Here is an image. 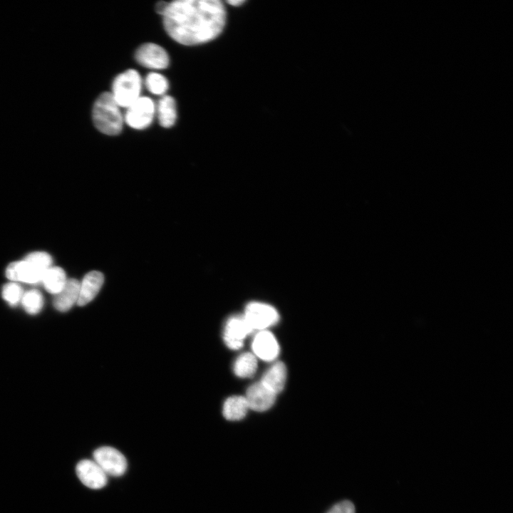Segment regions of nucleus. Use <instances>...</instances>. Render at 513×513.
Listing matches in <instances>:
<instances>
[{
	"instance_id": "obj_1",
	"label": "nucleus",
	"mask_w": 513,
	"mask_h": 513,
	"mask_svg": "<svg viewBox=\"0 0 513 513\" xmlns=\"http://www.w3.org/2000/svg\"><path fill=\"white\" fill-rule=\"evenodd\" d=\"M227 19L224 5L219 0H177L169 3L163 15L167 33L184 45L206 43L222 31Z\"/></svg>"
},
{
	"instance_id": "obj_2",
	"label": "nucleus",
	"mask_w": 513,
	"mask_h": 513,
	"mask_svg": "<svg viewBox=\"0 0 513 513\" xmlns=\"http://www.w3.org/2000/svg\"><path fill=\"white\" fill-rule=\"evenodd\" d=\"M93 119L98 130L105 135H115L121 132L123 118L110 93H103L97 98L93 108Z\"/></svg>"
},
{
	"instance_id": "obj_3",
	"label": "nucleus",
	"mask_w": 513,
	"mask_h": 513,
	"mask_svg": "<svg viewBox=\"0 0 513 513\" xmlns=\"http://www.w3.org/2000/svg\"><path fill=\"white\" fill-rule=\"evenodd\" d=\"M142 79L138 71L129 69L114 79L110 93L120 107L127 108L140 97Z\"/></svg>"
},
{
	"instance_id": "obj_4",
	"label": "nucleus",
	"mask_w": 513,
	"mask_h": 513,
	"mask_svg": "<svg viewBox=\"0 0 513 513\" xmlns=\"http://www.w3.org/2000/svg\"><path fill=\"white\" fill-rule=\"evenodd\" d=\"M155 113L153 101L147 97L140 96L127 108L125 120L130 127L142 130L151 124Z\"/></svg>"
},
{
	"instance_id": "obj_5",
	"label": "nucleus",
	"mask_w": 513,
	"mask_h": 513,
	"mask_svg": "<svg viewBox=\"0 0 513 513\" xmlns=\"http://www.w3.org/2000/svg\"><path fill=\"white\" fill-rule=\"evenodd\" d=\"M93 460L107 475L119 477L127 469V461L124 455L112 447H100L93 452Z\"/></svg>"
},
{
	"instance_id": "obj_6",
	"label": "nucleus",
	"mask_w": 513,
	"mask_h": 513,
	"mask_svg": "<svg viewBox=\"0 0 513 513\" xmlns=\"http://www.w3.org/2000/svg\"><path fill=\"white\" fill-rule=\"evenodd\" d=\"M244 317L253 330L261 331L276 323L279 318L274 307L259 302L249 303L246 306Z\"/></svg>"
},
{
	"instance_id": "obj_7",
	"label": "nucleus",
	"mask_w": 513,
	"mask_h": 513,
	"mask_svg": "<svg viewBox=\"0 0 513 513\" xmlns=\"http://www.w3.org/2000/svg\"><path fill=\"white\" fill-rule=\"evenodd\" d=\"M135 57L140 65L148 68L162 69L169 64L166 51L155 43H147L140 46Z\"/></svg>"
},
{
	"instance_id": "obj_8",
	"label": "nucleus",
	"mask_w": 513,
	"mask_h": 513,
	"mask_svg": "<svg viewBox=\"0 0 513 513\" xmlns=\"http://www.w3.org/2000/svg\"><path fill=\"white\" fill-rule=\"evenodd\" d=\"M76 471L81 482L90 489H101L108 482V475L94 460H81Z\"/></svg>"
},
{
	"instance_id": "obj_9",
	"label": "nucleus",
	"mask_w": 513,
	"mask_h": 513,
	"mask_svg": "<svg viewBox=\"0 0 513 513\" xmlns=\"http://www.w3.org/2000/svg\"><path fill=\"white\" fill-rule=\"evenodd\" d=\"M253 331L244 316H232L225 325L224 341L229 348L239 349L243 346L245 337Z\"/></svg>"
},
{
	"instance_id": "obj_10",
	"label": "nucleus",
	"mask_w": 513,
	"mask_h": 513,
	"mask_svg": "<svg viewBox=\"0 0 513 513\" xmlns=\"http://www.w3.org/2000/svg\"><path fill=\"white\" fill-rule=\"evenodd\" d=\"M45 271L24 259L11 262L6 268V276L14 282L36 284L41 282Z\"/></svg>"
},
{
	"instance_id": "obj_11",
	"label": "nucleus",
	"mask_w": 513,
	"mask_h": 513,
	"mask_svg": "<svg viewBox=\"0 0 513 513\" xmlns=\"http://www.w3.org/2000/svg\"><path fill=\"white\" fill-rule=\"evenodd\" d=\"M276 395L261 382H258L247 389L245 398L249 408L255 411H265L273 405Z\"/></svg>"
},
{
	"instance_id": "obj_12",
	"label": "nucleus",
	"mask_w": 513,
	"mask_h": 513,
	"mask_svg": "<svg viewBox=\"0 0 513 513\" xmlns=\"http://www.w3.org/2000/svg\"><path fill=\"white\" fill-rule=\"evenodd\" d=\"M252 349L259 358L270 361L277 357L279 346L274 335L268 331L263 330L255 336Z\"/></svg>"
},
{
	"instance_id": "obj_13",
	"label": "nucleus",
	"mask_w": 513,
	"mask_h": 513,
	"mask_svg": "<svg viewBox=\"0 0 513 513\" xmlns=\"http://www.w3.org/2000/svg\"><path fill=\"white\" fill-rule=\"evenodd\" d=\"M103 281V274L98 271H91L86 274L80 282L77 304L83 306L91 301L100 291Z\"/></svg>"
},
{
	"instance_id": "obj_14",
	"label": "nucleus",
	"mask_w": 513,
	"mask_h": 513,
	"mask_svg": "<svg viewBox=\"0 0 513 513\" xmlns=\"http://www.w3.org/2000/svg\"><path fill=\"white\" fill-rule=\"evenodd\" d=\"M80 281L76 279H67L63 289L55 295L54 307L65 312L77 304L79 297Z\"/></svg>"
},
{
	"instance_id": "obj_15",
	"label": "nucleus",
	"mask_w": 513,
	"mask_h": 513,
	"mask_svg": "<svg viewBox=\"0 0 513 513\" xmlns=\"http://www.w3.org/2000/svg\"><path fill=\"white\" fill-rule=\"evenodd\" d=\"M286 378L285 365L282 362H276L266 371L260 382L277 394L284 389Z\"/></svg>"
},
{
	"instance_id": "obj_16",
	"label": "nucleus",
	"mask_w": 513,
	"mask_h": 513,
	"mask_svg": "<svg viewBox=\"0 0 513 513\" xmlns=\"http://www.w3.org/2000/svg\"><path fill=\"white\" fill-rule=\"evenodd\" d=\"M157 115L160 124L164 128L172 126L177 118L176 103L170 95L162 96L157 105Z\"/></svg>"
},
{
	"instance_id": "obj_17",
	"label": "nucleus",
	"mask_w": 513,
	"mask_h": 513,
	"mask_svg": "<svg viewBox=\"0 0 513 513\" xmlns=\"http://www.w3.org/2000/svg\"><path fill=\"white\" fill-rule=\"evenodd\" d=\"M67 281L64 270L59 266H50L43 274L41 282L46 290L57 294L64 286Z\"/></svg>"
},
{
	"instance_id": "obj_18",
	"label": "nucleus",
	"mask_w": 513,
	"mask_h": 513,
	"mask_svg": "<svg viewBox=\"0 0 513 513\" xmlns=\"http://www.w3.org/2000/svg\"><path fill=\"white\" fill-rule=\"evenodd\" d=\"M249 406L245 397L232 396L224 403L223 415L228 420H239L244 418Z\"/></svg>"
},
{
	"instance_id": "obj_19",
	"label": "nucleus",
	"mask_w": 513,
	"mask_h": 513,
	"mask_svg": "<svg viewBox=\"0 0 513 513\" xmlns=\"http://www.w3.org/2000/svg\"><path fill=\"white\" fill-rule=\"evenodd\" d=\"M257 361L256 357L251 353H244L240 355L234 365V373L241 378L252 377L256 372Z\"/></svg>"
},
{
	"instance_id": "obj_20",
	"label": "nucleus",
	"mask_w": 513,
	"mask_h": 513,
	"mask_svg": "<svg viewBox=\"0 0 513 513\" xmlns=\"http://www.w3.org/2000/svg\"><path fill=\"white\" fill-rule=\"evenodd\" d=\"M21 302L28 314H36L43 307V299L38 290L32 289L24 293Z\"/></svg>"
},
{
	"instance_id": "obj_21",
	"label": "nucleus",
	"mask_w": 513,
	"mask_h": 513,
	"mask_svg": "<svg viewBox=\"0 0 513 513\" xmlns=\"http://www.w3.org/2000/svg\"><path fill=\"white\" fill-rule=\"evenodd\" d=\"M147 90L155 95H163L168 88V82L165 76L157 73H150L145 81Z\"/></svg>"
},
{
	"instance_id": "obj_22",
	"label": "nucleus",
	"mask_w": 513,
	"mask_h": 513,
	"mask_svg": "<svg viewBox=\"0 0 513 513\" xmlns=\"http://www.w3.org/2000/svg\"><path fill=\"white\" fill-rule=\"evenodd\" d=\"M23 289L17 282L11 281L4 285L1 295L3 299L11 306H15L21 301Z\"/></svg>"
},
{
	"instance_id": "obj_23",
	"label": "nucleus",
	"mask_w": 513,
	"mask_h": 513,
	"mask_svg": "<svg viewBox=\"0 0 513 513\" xmlns=\"http://www.w3.org/2000/svg\"><path fill=\"white\" fill-rule=\"evenodd\" d=\"M24 259L43 271L52 266L51 256L44 252L30 253Z\"/></svg>"
},
{
	"instance_id": "obj_24",
	"label": "nucleus",
	"mask_w": 513,
	"mask_h": 513,
	"mask_svg": "<svg viewBox=\"0 0 513 513\" xmlns=\"http://www.w3.org/2000/svg\"><path fill=\"white\" fill-rule=\"evenodd\" d=\"M327 513H355V507L351 501L344 500L333 505Z\"/></svg>"
},
{
	"instance_id": "obj_25",
	"label": "nucleus",
	"mask_w": 513,
	"mask_h": 513,
	"mask_svg": "<svg viewBox=\"0 0 513 513\" xmlns=\"http://www.w3.org/2000/svg\"><path fill=\"white\" fill-rule=\"evenodd\" d=\"M168 5L169 3L165 1L158 2L155 6L156 11L163 16L167 9Z\"/></svg>"
},
{
	"instance_id": "obj_26",
	"label": "nucleus",
	"mask_w": 513,
	"mask_h": 513,
	"mask_svg": "<svg viewBox=\"0 0 513 513\" xmlns=\"http://www.w3.org/2000/svg\"><path fill=\"white\" fill-rule=\"evenodd\" d=\"M245 1L243 0H232L227 1L228 4H229L232 6H240L241 4H244Z\"/></svg>"
}]
</instances>
